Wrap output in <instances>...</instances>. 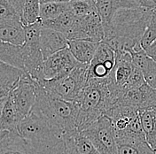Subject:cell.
<instances>
[{"label": "cell", "instance_id": "obj_1", "mask_svg": "<svg viewBox=\"0 0 156 154\" xmlns=\"http://www.w3.org/2000/svg\"><path fill=\"white\" fill-rule=\"evenodd\" d=\"M153 10L144 7L117 11L110 27L104 29V40L115 52L139 51L141 39L152 16Z\"/></svg>", "mask_w": 156, "mask_h": 154}, {"label": "cell", "instance_id": "obj_2", "mask_svg": "<svg viewBox=\"0 0 156 154\" xmlns=\"http://www.w3.org/2000/svg\"><path fill=\"white\" fill-rule=\"evenodd\" d=\"M118 91L112 78L106 80L88 79L86 85L76 102L79 113L76 120L78 132H82L101 116L116 106Z\"/></svg>", "mask_w": 156, "mask_h": 154}, {"label": "cell", "instance_id": "obj_3", "mask_svg": "<svg viewBox=\"0 0 156 154\" xmlns=\"http://www.w3.org/2000/svg\"><path fill=\"white\" fill-rule=\"evenodd\" d=\"M37 100L31 111L44 116L62 135L63 138L78 132L76 120L79 105L52 96L43 86L36 82Z\"/></svg>", "mask_w": 156, "mask_h": 154}, {"label": "cell", "instance_id": "obj_4", "mask_svg": "<svg viewBox=\"0 0 156 154\" xmlns=\"http://www.w3.org/2000/svg\"><path fill=\"white\" fill-rule=\"evenodd\" d=\"M88 69L89 64L79 63L67 76L57 80H45L40 85L52 96L66 101L76 103L86 85Z\"/></svg>", "mask_w": 156, "mask_h": 154}, {"label": "cell", "instance_id": "obj_5", "mask_svg": "<svg viewBox=\"0 0 156 154\" xmlns=\"http://www.w3.org/2000/svg\"><path fill=\"white\" fill-rule=\"evenodd\" d=\"M80 133L90 140L99 154H118L114 127L108 116H101Z\"/></svg>", "mask_w": 156, "mask_h": 154}, {"label": "cell", "instance_id": "obj_6", "mask_svg": "<svg viewBox=\"0 0 156 154\" xmlns=\"http://www.w3.org/2000/svg\"><path fill=\"white\" fill-rule=\"evenodd\" d=\"M9 96L12 97L18 115L22 121L29 115L36 104V82L25 73L10 91Z\"/></svg>", "mask_w": 156, "mask_h": 154}, {"label": "cell", "instance_id": "obj_7", "mask_svg": "<svg viewBox=\"0 0 156 154\" xmlns=\"http://www.w3.org/2000/svg\"><path fill=\"white\" fill-rule=\"evenodd\" d=\"M104 36L103 23L97 9H95L86 16L77 18L75 27L68 36V39L102 43Z\"/></svg>", "mask_w": 156, "mask_h": 154}, {"label": "cell", "instance_id": "obj_8", "mask_svg": "<svg viewBox=\"0 0 156 154\" xmlns=\"http://www.w3.org/2000/svg\"><path fill=\"white\" fill-rule=\"evenodd\" d=\"M116 106H129L139 112L154 109L156 108V89L146 83L140 88L123 90L117 97Z\"/></svg>", "mask_w": 156, "mask_h": 154}, {"label": "cell", "instance_id": "obj_9", "mask_svg": "<svg viewBox=\"0 0 156 154\" xmlns=\"http://www.w3.org/2000/svg\"><path fill=\"white\" fill-rule=\"evenodd\" d=\"M115 66V51L106 44L100 43L91 62L89 64L88 79H108L112 75Z\"/></svg>", "mask_w": 156, "mask_h": 154}, {"label": "cell", "instance_id": "obj_10", "mask_svg": "<svg viewBox=\"0 0 156 154\" xmlns=\"http://www.w3.org/2000/svg\"><path fill=\"white\" fill-rule=\"evenodd\" d=\"M78 64L79 62L68 48L59 51L44 60V78L47 81H51L67 76Z\"/></svg>", "mask_w": 156, "mask_h": 154}, {"label": "cell", "instance_id": "obj_11", "mask_svg": "<svg viewBox=\"0 0 156 154\" xmlns=\"http://www.w3.org/2000/svg\"><path fill=\"white\" fill-rule=\"evenodd\" d=\"M67 37L56 30L43 28L40 37V49L44 60L59 51L68 48Z\"/></svg>", "mask_w": 156, "mask_h": 154}, {"label": "cell", "instance_id": "obj_12", "mask_svg": "<svg viewBox=\"0 0 156 154\" xmlns=\"http://www.w3.org/2000/svg\"><path fill=\"white\" fill-rule=\"evenodd\" d=\"M135 68L131 54L126 51L115 52V66L112 73V81L119 90H122Z\"/></svg>", "mask_w": 156, "mask_h": 154}, {"label": "cell", "instance_id": "obj_13", "mask_svg": "<svg viewBox=\"0 0 156 154\" xmlns=\"http://www.w3.org/2000/svg\"><path fill=\"white\" fill-rule=\"evenodd\" d=\"M0 154L37 153L18 132L0 131Z\"/></svg>", "mask_w": 156, "mask_h": 154}, {"label": "cell", "instance_id": "obj_14", "mask_svg": "<svg viewBox=\"0 0 156 154\" xmlns=\"http://www.w3.org/2000/svg\"><path fill=\"white\" fill-rule=\"evenodd\" d=\"M113 123L115 135L125 131L132 121L139 116V111L129 106H116L111 109L107 115Z\"/></svg>", "mask_w": 156, "mask_h": 154}, {"label": "cell", "instance_id": "obj_15", "mask_svg": "<svg viewBox=\"0 0 156 154\" xmlns=\"http://www.w3.org/2000/svg\"><path fill=\"white\" fill-rule=\"evenodd\" d=\"M28 53L25 44L14 45L0 41V61L24 71V61Z\"/></svg>", "mask_w": 156, "mask_h": 154}, {"label": "cell", "instance_id": "obj_16", "mask_svg": "<svg viewBox=\"0 0 156 154\" xmlns=\"http://www.w3.org/2000/svg\"><path fill=\"white\" fill-rule=\"evenodd\" d=\"M27 48L28 53L24 61V72L27 73L34 82L41 84L45 81L44 73V58L43 53L40 48L29 49L28 46Z\"/></svg>", "mask_w": 156, "mask_h": 154}, {"label": "cell", "instance_id": "obj_17", "mask_svg": "<svg viewBox=\"0 0 156 154\" xmlns=\"http://www.w3.org/2000/svg\"><path fill=\"white\" fill-rule=\"evenodd\" d=\"M0 41L14 45L25 44V30L20 19L0 21Z\"/></svg>", "mask_w": 156, "mask_h": 154}, {"label": "cell", "instance_id": "obj_18", "mask_svg": "<svg viewBox=\"0 0 156 154\" xmlns=\"http://www.w3.org/2000/svg\"><path fill=\"white\" fill-rule=\"evenodd\" d=\"M132 62L138 68L145 78L146 82L150 87L156 89V62L150 58L145 50L130 53Z\"/></svg>", "mask_w": 156, "mask_h": 154}, {"label": "cell", "instance_id": "obj_19", "mask_svg": "<svg viewBox=\"0 0 156 154\" xmlns=\"http://www.w3.org/2000/svg\"><path fill=\"white\" fill-rule=\"evenodd\" d=\"M99 44L100 43H94L86 40H69L68 50L79 63L90 64Z\"/></svg>", "mask_w": 156, "mask_h": 154}, {"label": "cell", "instance_id": "obj_20", "mask_svg": "<svg viewBox=\"0 0 156 154\" xmlns=\"http://www.w3.org/2000/svg\"><path fill=\"white\" fill-rule=\"evenodd\" d=\"M66 154H99L96 148L80 132L64 138Z\"/></svg>", "mask_w": 156, "mask_h": 154}, {"label": "cell", "instance_id": "obj_21", "mask_svg": "<svg viewBox=\"0 0 156 154\" xmlns=\"http://www.w3.org/2000/svg\"><path fill=\"white\" fill-rule=\"evenodd\" d=\"M20 121L12 99L8 95L0 115V131L18 132L17 128Z\"/></svg>", "mask_w": 156, "mask_h": 154}, {"label": "cell", "instance_id": "obj_22", "mask_svg": "<svg viewBox=\"0 0 156 154\" xmlns=\"http://www.w3.org/2000/svg\"><path fill=\"white\" fill-rule=\"evenodd\" d=\"M146 143L156 152V108L139 112Z\"/></svg>", "mask_w": 156, "mask_h": 154}, {"label": "cell", "instance_id": "obj_23", "mask_svg": "<svg viewBox=\"0 0 156 154\" xmlns=\"http://www.w3.org/2000/svg\"><path fill=\"white\" fill-rule=\"evenodd\" d=\"M76 20L77 17H76L70 11H67L55 19L42 21V25L43 28L53 29L64 34L68 38V36L75 27Z\"/></svg>", "mask_w": 156, "mask_h": 154}, {"label": "cell", "instance_id": "obj_24", "mask_svg": "<svg viewBox=\"0 0 156 154\" xmlns=\"http://www.w3.org/2000/svg\"><path fill=\"white\" fill-rule=\"evenodd\" d=\"M40 5V0H25L20 18L23 26H28L41 21Z\"/></svg>", "mask_w": 156, "mask_h": 154}, {"label": "cell", "instance_id": "obj_25", "mask_svg": "<svg viewBox=\"0 0 156 154\" xmlns=\"http://www.w3.org/2000/svg\"><path fill=\"white\" fill-rule=\"evenodd\" d=\"M69 11L68 3H45L40 5V19L41 21L53 19L58 17L65 12Z\"/></svg>", "mask_w": 156, "mask_h": 154}, {"label": "cell", "instance_id": "obj_26", "mask_svg": "<svg viewBox=\"0 0 156 154\" xmlns=\"http://www.w3.org/2000/svg\"><path fill=\"white\" fill-rule=\"evenodd\" d=\"M43 29L42 21L36 22L28 26H24L25 44L29 49L40 48V37Z\"/></svg>", "mask_w": 156, "mask_h": 154}, {"label": "cell", "instance_id": "obj_27", "mask_svg": "<svg viewBox=\"0 0 156 154\" xmlns=\"http://www.w3.org/2000/svg\"><path fill=\"white\" fill-rule=\"evenodd\" d=\"M118 154H156L146 142L119 144Z\"/></svg>", "mask_w": 156, "mask_h": 154}, {"label": "cell", "instance_id": "obj_28", "mask_svg": "<svg viewBox=\"0 0 156 154\" xmlns=\"http://www.w3.org/2000/svg\"><path fill=\"white\" fill-rule=\"evenodd\" d=\"M156 40V8L153 9L152 16L146 27L144 36L141 39V47L143 50L148 48Z\"/></svg>", "mask_w": 156, "mask_h": 154}, {"label": "cell", "instance_id": "obj_29", "mask_svg": "<svg viewBox=\"0 0 156 154\" xmlns=\"http://www.w3.org/2000/svg\"><path fill=\"white\" fill-rule=\"evenodd\" d=\"M95 9H96L95 5H91L86 1L71 0L69 2V11L77 18L86 16Z\"/></svg>", "mask_w": 156, "mask_h": 154}, {"label": "cell", "instance_id": "obj_30", "mask_svg": "<svg viewBox=\"0 0 156 154\" xmlns=\"http://www.w3.org/2000/svg\"><path fill=\"white\" fill-rule=\"evenodd\" d=\"M146 81L144 75L142 74V72L136 68V67L134 68L131 75L129 76L127 83L125 84V86L123 87L122 90H128V89H136V88H140L141 86H143L144 84H146Z\"/></svg>", "mask_w": 156, "mask_h": 154}, {"label": "cell", "instance_id": "obj_31", "mask_svg": "<svg viewBox=\"0 0 156 154\" xmlns=\"http://www.w3.org/2000/svg\"><path fill=\"white\" fill-rule=\"evenodd\" d=\"M7 19H20V16L7 0H0V21Z\"/></svg>", "mask_w": 156, "mask_h": 154}, {"label": "cell", "instance_id": "obj_32", "mask_svg": "<svg viewBox=\"0 0 156 154\" xmlns=\"http://www.w3.org/2000/svg\"><path fill=\"white\" fill-rule=\"evenodd\" d=\"M10 3V5L14 8V10L19 13V15L21 18V14H22V9H23V5H24V2L25 0H7Z\"/></svg>", "mask_w": 156, "mask_h": 154}, {"label": "cell", "instance_id": "obj_33", "mask_svg": "<svg viewBox=\"0 0 156 154\" xmlns=\"http://www.w3.org/2000/svg\"><path fill=\"white\" fill-rule=\"evenodd\" d=\"M138 4L141 7L146 9H155L156 0H138Z\"/></svg>", "mask_w": 156, "mask_h": 154}, {"label": "cell", "instance_id": "obj_34", "mask_svg": "<svg viewBox=\"0 0 156 154\" xmlns=\"http://www.w3.org/2000/svg\"><path fill=\"white\" fill-rule=\"evenodd\" d=\"M145 51L146 52V54L152 58L154 59L156 62V40L148 47L145 50Z\"/></svg>", "mask_w": 156, "mask_h": 154}, {"label": "cell", "instance_id": "obj_35", "mask_svg": "<svg viewBox=\"0 0 156 154\" xmlns=\"http://www.w3.org/2000/svg\"><path fill=\"white\" fill-rule=\"evenodd\" d=\"M10 91L7 90L6 89H5L4 87L0 84V102H3V101H5L8 97Z\"/></svg>", "mask_w": 156, "mask_h": 154}, {"label": "cell", "instance_id": "obj_36", "mask_svg": "<svg viewBox=\"0 0 156 154\" xmlns=\"http://www.w3.org/2000/svg\"><path fill=\"white\" fill-rule=\"evenodd\" d=\"M71 0H40L41 4H45V3H68Z\"/></svg>", "mask_w": 156, "mask_h": 154}, {"label": "cell", "instance_id": "obj_37", "mask_svg": "<svg viewBox=\"0 0 156 154\" xmlns=\"http://www.w3.org/2000/svg\"><path fill=\"white\" fill-rule=\"evenodd\" d=\"M82 1H86V2L91 4V5H96V1L97 0H82Z\"/></svg>", "mask_w": 156, "mask_h": 154}]
</instances>
